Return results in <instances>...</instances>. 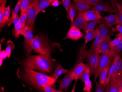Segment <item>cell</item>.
I'll return each instance as SVG.
<instances>
[{
  "mask_svg": "<svg viewBox=\"0 0 122 92\" xmlns=\"http://www.w3.org/2000/svg\"><path fill=\"white\" fill-rule=\"evenodd\" d=\"M62 0H61V1H62Z\"/></svg>",
  "mask_w": 122,
  "mask_h": 92,
  "instance_id": "cell-51",
  "label": "cell"
},
{
  "mask_svg": "<svg viewBox=\"0 0 122 92\" xmlns=\"http://www.w3.org/2000/svg\"><path fill=\"white\" fill-rule=\"evenodd\" d=\"M110 66H109L104 69L102 71L100 75L99 76V82L102 84H104L106 83L107 80L108 76V72L110 68Z\"/></svg>",
  "mask_w": 122,
  "mask_h": 92,
  "instance_id": "cell-30",
  "label": "cell"
},
{
  "mask_svg": "<svg viewBox=\"0 0 122 92\" xmlns=\"http://www.w3.org/2000/svg\"><path fill=\"white\" fill-rule=\"evenodd\" d=\"M21 2V0H18L16 5L15 6L14 10L12 11V15H11V17L10 18L7 24V25L9 27H10V25L11 24L13 23V20L17 16L18 12H19L20 10Z\"/></svg>",
  "mask_w": 122,
  "mask_h": 92,
  "instance_id": "cell-24",
  "label": "cell"
},
{
  "mask_svg": "<svg viewBox=\"0 0 122 92\" xmlns=\"http://www.w3.org/2000/svg\"><path fill=\"white\" fill-rule=\"evenodd\" d=\"M43 90L45 92H55L56 90L52 87V86L45 85L43 86Z\"/></svg>",
  "mask_w": 122,
  "mask_h": 92,
  "instance_id": "cell-41",
  "label": "cell"
},
{
  "mask_svg": "<svg viewBox=\"0 0 122 92\" xmlns=\"http://www.w3.org/2000/svg\"><path fill=\"white\" fill-rule=\"evenodd\" d=\"M92 9L97 10L99 12H108L110 14H112L115 12L113 8L110 6L109 2L102 0L95 4Z\"/></svg>",
  "mask_w": 122,
  "mask_h": 92,
  "instance_id": "cell-11",
  "label": "cell"
},
{
  "mask_svg": "<svg viewBox=\"0 0 122 92\" xmlns=\"http://www.w3.org/2000/svg\"><path fill=\"white\" fill-rule=\"evenodd\" d=\"M73 1L77 10L80 12L90 10L92 6L85 0H73Z\"/></svg>",
  "mask_w": 122,
  "mask_h": 92,
  "instance_id": "cell-19",
  "label": "cell"
},
{
  "mask_svg": "<svg viewBox=\"0 0 122 92\" xmlns=\"http://www.w3.org/2000/svg\"><path fill=\"white\" fill-rule=\"evenodd\" d=\"M3 60L2 58H0V66H1L3 62Z\"/></svg>",
  "mask_w": 122,
  "mask_h": 92,
  "instance_id": "cell-47",
  "label": "cell"
},
{
  "mask_svg": "<svg viewBox=\"0 0 122 92\" xmlns=\"http://www.w3.org/2000/svg\"><path fill=\"white\" fill-rule=\"evenodd\" d=\"M55 0H49V1L52 2V3L53 1H55Z\"/></svg>",
  "mask_w": 122,
  "mask_h": 92,
  "instance_id": "cell-49",
  "label": "cell"
},
{
  "mask_svg": "<svg viewBox=\"0 0 122 92\" xmlns=\"http://www.w3.org/2000/svg\"><path fill=\"white\" fill-rule=\"evenodd\" d=\"M72 70L70 71L63 79L60 84L59 90L62 91H66L68 89L69 86L73 80L71 76Z\"/></svg>",
  "mask_w": 122,
  "mask_h": 92,
  "instance_id": "cell-17",
  "label": "cell"
},
{
  "mask_svg": "<svg viewBox=\"0 0 122 92\" xmlns=\"http://www.w3.org/2000/svg\"><path fill=\"white\" fill-rule=\"evenodd\" d=\"M85 0L92 6H94L95 4L103 0Z\"/></svg>",
  "mask_w": 122,
  "mask_h": 92,
  "instance_id": "cell-43",
  "label": "cell"
},
{
  "mask_svg": "<svg viewBox=\"0 0 122 92\" xmlns=\"http://www.w3.org/2000/svg\"><path fill=\"white\" fill-rule=\"evenodd\" d=\"M14 26V30H15L14 36H15V38L16 39H18L20 37V35H21L22 30L24 29L25 28H22V27H21V25H20V22H19V21L17 24L15 25Z\"/></svg>",
  "mask_w": 122,
  "mask_h": 92,
  "instance_id": "cell-34",
  "label": "cell"
},
{
  "mask_svg": "<svg viewBox=\"0 0 122 92\" xmlns=\"http://www.w3.org/2000/svg\"><path fill=\"white\" fill-rule=\"evenodd\" d=\"M54 61L51 57L41 55L29 56L22 63L25 68L37 70L44 74H51L54 67Z\"/></svg>",
  "mask_w": 122,
  "mask_h": 92,
  "instance_id": "cell-1",
  "label": "cell"
},
{
  "mask_svg": "<svg viewBox=\"0 0 122 92\" xmlns=\"http://www.w3.org/2000/svg\"><path fill=\"white\" fill-rule=\"evenodd\" d=\"M52 3V2L49 1V0H38L37 10L38 14L42 10L51 5Z\"/></svg>",
  "mask_w": 122,
  "mask_h": 92,
  "instance_id": "cell-25",
  "label": "cell"
},
{
  "mask_svg": "<svg viewBox=\"0 0 122 92\" xmlns=\"http://www.w3.org/2000/svg\"><path fill=\"white\" fill-rule=\"evenodd\" d=\"M38 4V1L27 9V16L25 24L26 26L31 28L33 32L35 31V20L38 14L37 11Z\"/></svg>",
  "mask_w": 122,
  "mask_h": 92,
  "instance_id": "cell-7",
  "label": "cell"
},
{
  "mask_svg": "<svg viewBox=\"0 0 122 92\" xmlns=\"http://www.w3.org/2000/svg\"><path fill=\"white\" fill-rule=\"evenodd\" d=\"M105 22L107 25L110 28L113 25L120 24V18L118 14H110L104 18Z\"/></svg>",
  "mask_w": 122,
  "mask_h": 92,
  "instance_id": "cell-18",
  "label": "cell"
},
{
  "mask_svg": "<svg viewBox=\"0 0 122 92\" xmlns=\"http://www.w3.org/2000/svg\"><path fill=\"white\" fill-rule=\"evenodd\" d=\"M101 43V37L100 34H99V32L98 33L97 35L96 36L95 39H94V41L92 43V46H91L90 48L93 50L94 51H95L97 53L98 48L99 45Z\"/></svg>",
  "mask_w": 122,
  "mask_h": 92,
  "instance_id": "cell-31",
  "label": "cell"
},
{
  "mask_svg": "<svg viewBox=\"0 0 122 92\" xmlns=\"http://www.w3.org/2000/svg\"><path fill=\"white\" fill-rule=\"evenodd\" d=\"M117 13L120 18V24L122 25V2H119L117 3Z\"/></svg>",
  "mask_w": 122,
  "mask_h": 92,
  "instance_id": "cell-40",
  "label": "cell"
},
{
  "mask_svg": "<svg viewBox=\"0 0 122 92\" xmlns=\"http://www.w3.org/2000/svg\"><path fill=\"white\" fill-rule=\"evenodd\" d=\"M27 9H28L22 10L20 12V16L19 19V22L20 23L21 27L22 29L25 28V26H26L25 23H26L27 16Z\"/></svg>",
  "mask_w": 122,
  "mask_h": 92,
  "instance_id": "cell-29",
  "label": "cell"
},
{
  "mask_svg": "<svg viewBox=\"0 0 122 92\" xmlns=\"http://www.w3.org/2000/svg\"><path fill=\"white\" fill-rule=\"evenodd\" d=\"M99 32V29L98 27H97L96 29L93 31L87 32H86V34L84 37L85 40V43L84 44L86 45L89 41L95 39Z\"/></svg>",
  "mask_w": 122,
  "mask_h": 92,
  "instance_id": "cell-23",
  "label": "cell"
},
{
  "mask_svg": "<svg viewBox=\"0 0 122 92\" xmlns=\"http://www.w3.org/2000/svg\"><path fill=\"white\" fill-rule=\"evenodd\" d=\"M122 39V36H116L113 40H111L110 42V51L112 52L115 47L117 46L120 42Z\"/></svg>",
  "mask_w": 122,
  "mask_h": 92,
  "instance_id": "cell-32",
  "label": "cell"
},
{
  "mask_svg": "<svg viewBox=\"0 0 122 92\" xmlns=\"http://www.w3.org/2000/svg\"><path fill=\"white\" fill-rule=\"evenodd\" d=\"M96 84V89L95 92H104L105 91V89L107 86V84H102L100 82H98L96 81H95Z\"/></svg>",
  "mask_w": 122,
  "mask_h": 92,
  "instance_id": "cell-36",
  "label": "cell"
},
{
  "mask_svg": "<svg viewBox=\"0 0 122 92\" xmlns=\"http://www.w3.org/2000/svg\"><path fill=\"white\" fill-rule=\"evenodd\" d=\"M114 57V55L110 51L107 53L102 54L99 57L98 66L94 75V82H95L97 78L99 77L101 73L104 69L109 66H111Z\"/></svg>",
  "mask_w": 122,
  "mask_h": 92,
  "instance_id": "cell-4",
  "label": "cell"
},
{
  "mask_svg": "<svg viewBox=\"0 0 122 92\" xmlns=\"http://www.w3.org/2000/svg\"><path fill=\"white\" fill-rule=\"evenodd\" d=\"M6 2L7 0H0V23L2 22L3 19Z\"/></svg>",
  "mask_w": 122,
  "mask_h": 92,
  "instance_id": "cell-33",
  "label": "cell"
},
{
  "mask_svg": "<svg viewBox=\"0 0 122 92\" xmlns=\"http://www.w3.org/2000/svg\"><path fill=\"white\" fill-rule=\"evenodd\" d=\"M115 31H117L119 32V33L117 34L116 36H122V26L120 25H118L116 27Z\"/></svg>",
  "mask_w": 122,
  "mask_h": 92,
  "instance_id": "cell-42",
  "label": "cell"
},
{
  "mask_svg": "<svg viewBox=\"0 0 122 92\" xmlns=\"http://www.w3.org/2000/svg\"><path fill=\"white\" fill-rule=\"evenodd\" d=\"M99 24V20L87 21L84 28H83L84 32H92L94 31L96 25Z\"/></svg>",
  "mask_w": 122,
  "mask_h": 92,
  "instance_id": "cell-22",
  "label": "cell"
},
{
  "mask_svg": "<svg viewBox=\"0 0 122 92\" xmlns=\"http://www.w3.org/2000/svg\"><path fill=\"white\" fill-rule=\"evenodd\" d=\"M122 69V60L120 56L116 62V68L114 73L118 72Z\"/></svg>",
  "mask_w": 122,
  "mask_h": 92,
  "instance_id": "cell-38",
  "label": "cell"
},
{
  "mask_svg": "<svg viewBox=\"0 0 122 92\" xmlns=\"http://www.w3.org/2000/svg\"><path fill=\"white\" fill-rule=\"evenodd\" d=\"M70 27L66 34V36L64 39H69L74 41H77L84 36V34L79 29L74 26Z\"/></svg>",
  "mask_w": 122,
  "mask_h": 92,
  "instance_id": "cell-12",
  "label": "cell"
},
{
  "mask_svg": "<svg viewBox=\"0 0 122 92\" xmlns=\"http://www.w3.org/2000/svg\"><path fill=\"white\" fill-rule=\"evenodd\" d=\"M77 8L74 3H71L69 6V17L71 23H72L77 12Z\"/></svg>",
  "mask_w": 122,
  "mask_h": 92,
  "instance_id": "cell-28",
  "label": "cell"
},
{
  "mask_svg": "<svg viewBox=\"0 0 122 92\" xmlns=\"http://www.w3.org/2000/svg\"><path fill=\"white\" fill-rule=\"evenodd\" d=\"M69 71L68 69H64L60 62L58 63V65L55 71L52 73L51 77L57 80L59 77L62 74L67 73Z\"/></svg>",
  "mask_w": 122,
  "mask_h": 92,
  "instance_id": "cell-20",
  "label": "cell"
},
{
  "mask_svg": "<svg viewBox=\"0 0 122 92\" xmlns=\"http://www.w3.org/2000/svg\"><path fill=\"white\" fill-rule=\"evenodd\" d=\"M90 69L88 66L79 78L85 83V87L83 88V91L85 92H90L92 90V84L90 80Z\"/></svg>",
  "mask_w": 122,
  "mask_h": 92,
  "instance_id": "cell-10",
  "label": "cell"
},
{
  "mask_svg": "<svg viewBox=\"0 0 122 92\" xmlns=\"http://www.w3.org/2000/svg\"><path fill=\"white\" fill-rule=\"evenodd\" d=\"M111 37H108L105 38L99 45L97 53H107L110 51L109 44L111 41Z\"/></svg>",
  "mask_w": 122,
  "mask_h": 92,
  "instance_id": "cell-16",
  "label": "cell"
},
{
  "mask_svg": "<svg viewBox=\"0 0 122 92\" xmlns=\"http://www.w3.org/2000/svg\"><path fill=\"white\" fill-rule=\"evenodd\" d=\"M82 13L83 16L87 21L99 20L103 18L100 14L99 12L97 10L92 9V10L83 11Z\"/></svg>",
  "mask_w": 122,
  "mask_h": 92,
  "instance_id": "cell-14",
  "label": "cell"
},
{
  "mask_svg": "<svg viewBox=\"0 0 122 92\" xmlns=\"http://www.w3.org/2000/svg\"><path fill=\"white\" fill-rule=\"evenodd\" d=\"M38 1V0H21L20 4L21 11L28 9Z\"/></svg>",
  "mask_w": 122,
  "mask_h": 92,
  "instance_id": "cell-26",
  "label": "cell"
},
{
  "mask_svg": "<svg viewBox=\"0 0 122 92\" xmlns=\"http://www.w3.org/2000/svg\"><path fill=\"white\" fill-rule=\"evenodd\" d=\"M32 49L34 52L42 55L51 57V50L47 38L40 35L34 38L32 43Z\"/></svg>",
  "mask_w": 122,
  "mask_h": 92,
  "instance_id": "cell-3",
  "label": "cell"
},
{
  "mask_svg": "<svg viewBox=\"0 0 122 92\" xmlns=\"http://www.w3.org/2000/svg\"><path fill=\"white\" fill-rule=\"evenodd\" d=\"M11 14L10 10V5H9L7 7H5L4 12L3 19L1 23H0V29L4 28L5 25L8 23L10 19V16Z\"/></svg>",
  "mask_w": 122,
  "mask_h": 92,
  "instance_id": "cell-21",
  "label": "cell"
},
{
  "mask_svg": "<svg viewBox=\"0 0 122 92\" xmlns=\"http://www.w3.org/2000/svg\"><path fill=\"white\" fill-rule=\"evenodd\" d=\"M118 90L119 92H122V76L118 84Z\"/></svg>",
  "mask_w": 122,
  "mask_h": 92,
  "instance_id": "cell-46",
  "label": "cell"
},
{
  "mask_svg": "<svg viewBox=\"0 0 122 92\" xmlns=\"http://www.w3.org/2000/svg\"><path fill=\"white\" fill-rule=\"evenodd\" d=\"M87 21L83 16L82 12L79 11L73 21L72 23L71 24L70 27L74 26L79 29H82L84 28Z\"/></svg>",
  "mask_w": 122,
  "mask_h": 92,
  "instance_id": "cell-15",
  "label": "cell"
},
{
  "mask_svg": "<svg viewBox=\"0 0 122 92\" xmlns=\"http://www.w3.org/2000/svg\"><path fill=\"white\" fill-rule=\"evenodd\" d=\"M71 0H62V3L67 13V18L69 20H70V17H69V6L71 3Z\"/></svg>",
  "mask_w": 122,
  "mask_h": 92,
  "instance_id": "cell-37",
  "label": "cell"
},
{
  "mask_svg": "<svg viewBox=\"0 0 122 92\" xmlns=\"http://www.w3.org/2000/svg\"><path fill=\"white\" fill-rule=\"evenodd\" d=\"M7 47L5 49V51L7 54L8 58H10L11 54V50L14 48V44L12 41H8L6 43Z\"/></svg>",
  "mask_w": 122,
  "mask_h": 92,
  "instance_id": "cell-35",
  "label": "cell"
},
{
  "mask_svg": "<svg viewBox=\"0 0 122 92\" xmlns=\"http://www.w3.org/2000/svg\"><path fill=\"white\" fill-rule=\"evenodd\" d=\"M122 76V69L118 72L114 73L107 84L105 92H119L118 84Z\"/></svg>",
  "mask_w": 122,
  "mask_h": 92,
  "instance_id": "cell-6",
  "label": "cell"
},
{
  "mask_svg": "<svg viewBox=\"0 0 122 92\" xmlns=\"http://www.w3.org/2000/svg\"><path fill=\"white\" fill-rule=\"evenodd\" d=\"M7 57H8L7 54L5 51V50L0 51V58L4 60L6 59Z\"/></svg>",
  "mask_w": 122,
  "mask_h": 92,
  "instance_id": "cell-44",
  "label": "cell"
},
{
  "mask_svg": "<svg viewBox=\"0 0 122 92\" xmlns=\"http://www.w3.org/2000/svg\"><path fill=\"white\" fill-rule=\"evenodd\" d=\"M33 31L31 28L28 26H25V33L24 36L25 38V50L26 54L29 56L32 51V43L34 39Z\"/></svg>",
  "mask_w": 122,
  "mask_h": 92,
  "instance_id": "cell-8",
  "label": "cell"
},
{
  "mask_svg": "<svg viewBox=\"0 0 122 92\" xmlns=\"http://www.w3.org/2000/svg\"><path fill=\"white\" fill-rule=\"evenodd\" d=\"M22 75L26 82L35 88L41 90H43V86L45 85L52 86L56 81L44 73L38 72L25 67Z\"/></svg>",
  "mask_w": 122,
  "mask_h": 92,
  "instance_id": "cell-2",
  "label": "cell"
},
{
  "mask_svg": "<svg viewBox=\"0 0 122 92\" xmlns=\"http://www.w3.org/2000/svg\"><path fill=\"white\" fill-rule=\"evenodd\" d=\"M120 55H117L114 56L113 62H112L111 65L110 66V68L109 70V72H108L107 80L106 83H105V84H107V85L108 81H109L110 78L112 76V75L114 73V71H115V68H116V62L117 61V59Z\"/></svg>",
  "mask_w": 122,
  "mask_h": 92,
  "instance_id": "cell-27",
  "label": "cell"
},
{
  "mask_svg": "<svg viewBox=\"0 0 122 92\" xmlns=\"http://www.w3.org/2000/svg\"><path fill=\"white\" fill-rule=\"evenodd\" d=\"M111 0L112 2H113V4H114V5H116V6H117V3L116 2V0Z\"/></svg>",
  "mask_w": 122,
  "mask_h": 92,
  "instance_id": "cell-48",
  "label": "cell"
},
{
  "mask_svg": "<svg viewBox=\"0 0 122 92\" xmlns=\"http://www.w3.org/2000/svg\"><path fill=\"white\" fill-rule=\"evenodd\" d=\"M122 51V40L120 43L119 44L115 47L114 50L112 53L113 54L114 56L115 55H120V54Z\"/></svg>",
  "mask_w": 122,
  "mask_h": 92,
  "instance_id": "cell-39",
  "label": "cell"
},
{
  "mask_svg": "<svg viewBox=\"0 0 122 92\" xmlns=\"http://www.w3.org/2000/svg\"><path fill=\"white\" fill-rule=\"evenodd\" d=\"M61 3H62V2H60L59 1V0H56L53 1L51 5V6L55 7H57L59 6L60 5Z\"/></svg>",
  "mask_w": 122,
  "mask_h": 92,
  "instance_id": "cell-45",
  "label": "cell"
},
{
  "mask_svg": "<svg viewBox=\"0 0 122 92\" xmlns=\"http://www.w3.org/2000/svg\"><path fill=\"white\" fill-rule=\"evenodd\" d=\"M87 67V65L83 62H80L77 65L71 72V76L72 79L77 80L79 79Z\"/></svg>",
  "mask_w": 122,
  "mask_h": 92,
  "instance_id": "cell-13",
  "label": "cell"
},
{
  "mask_svg": "<svg viewBox=\"0 0 122 92\" xmlns=\"http://www.w3.org/2000/svg\"><path fill=\"white\" fill-rule=\"evenodd\" d=\"M99 34L101 37V42H102L105 38L111 37L114 35L112 28L108 27L105 22L104 18L99 20Z\"/></svg>",
  "mask_w": 122,
  "mask_h": 92,
  "instance_id": "cell-9",
  "label": "cell"
},
{
  "mask_svg": "<svg viewBox=\"0 0 122 92\" xmlns=\"http://www.w3.org/2000/svg\"><path fill=\"white\" fill-rule=\"evenodd\" d=\"M86 60L88 66L90 69V73L95 75L99 60V54L96 53L90 48L86 53Z\"/></svg>",
  "mask_w": 122,
  "mask_h": 92,
  "instance_id": "cell-5",
  "label": "cell"
},
{
  "mask_svg": "<svg viewBox=\"0 0 122 92\" xmlns=\"http://www.w3.org/2000/svg\"><path fill=\"white\" fill-rule=\"evenodd\" d=\"M121 40H122V39H121Z\"/></svg>",
  "mask_w": 122,
  "mask_h": 92,
  "instance_id": "cell-50",
  "label": "cell"
}]
</instances>
